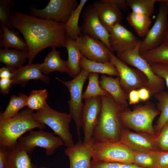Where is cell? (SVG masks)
<instances>
[{
    "instance_id": "52a82bcc",
    "label": "cell",
    "mask_w": 168,
    "mask_h": 168,
    "mask_svg": "<svg viewBox=\"0 0 168 168\" xmlns=\"http://www.w3.org/2000/svg\"><path fill=\"white\" fill-rule=\"evenodd\" d=\"M89 73L84 69L72 80L63 81L56 77V79L65 86L70 95V99L68 103L69 114L75 123L77 134L81 139V130L82 128V115L84 104L82 102V90L84 83L88 78Z\"/></svg>"
},
{
    "instance_id": "d590c367",
    "label": "cell",
    "mask_w": 168,
    "mask_h": 168,
    "mask_svg": "<svg viewBox=\"0 0 168 168\" xmlns=\"http://www.w3.org/2000/svg\"><path fill=\"white\" fill-rule=\"evenodd\" d=\"M148 63L168 61V45L163 43L156 48L141 55Z\"/></svg>"
},
{
    "instance_id": "b9f144b4",
    "label": "cell",
    "mask_w": 168,
    "mask_h": 168,
    "mask_svg": "<svg viewBox=\"0 0 168 168\" xmlns=\"http://www.w3.org/2000/svg\"><path fill=\"white\" fill-rule=\"evenodd\" d=\"M12 82L13 81L11 79H0V90L1 94L5 95L9 93Z\"/></svg>"
},
{
    "instance_id": "ee69618b",
    "label": "cell",
    "mask_w": 168,
    "mask_h": 168,
    "mask_svg": "<svg viewBox=\"0 0 168 168\" xmlns=\"http://www.w3.org/2000/svg\"><path fill=\"white\" fill-rule=\"evenodd\" d=\"M128 98L130 105H134L139 103L140 99L138 90H134L131 91L128 95Z\"/></svg>"
},
{
    "instance_id": "277c9868",
    "label": "cell",
    "mask_w": 168,
    "mask_h": 168,
    "mask_svg": "<svg viewBox=\"0 0 168 168\" xmlns=\"http://www.w3.org/2000/svg\"><path fill=\"white\" fill-rule=\"evenodd\" d=\"M160 113L154 104L149 101L144 105L135 106L132 110L128 107L122 111L119 115L124 128L145 132L154 137L156 133L153 122Z\"/></svg>"
},
{
    "instance_id": "e575fe53",
    "label": "cell",
    "mask_w": 168,
    "mask_h": 168,
    "mask_svg": "<svg viewBox=\"0 0 168 168\" xmlns=\"http://www.w3.org/2000/svg\"><path fill=\"white\" fill-rule=\"evenodd\" d=\"M158 0H127L132 12L150 17L154 12V5Z\"/></svg>"
},
{
    "instance_id": "7bdbcfd3",
    "label": "cell",
    "mask_w": 168,
    "mask_h": 168,
    "mask_svg": "<svg viewBox=\"0 0 168 168\" xmlns=\"http://www.w3.org/2000/svg\"><path fill=\"white\" fill-rule=\"evenodd\" d=\"M8 152V147L0 144V168H5Z\"/></svg>"
},
{
    "instance_id": "4fadbf2b",
    "label": "cell",
    "mask_w": 168,
    "mask_h": 168,
    "mask_svg": "<svg viewBox=\"0 0 168 168\" xmlns=\"http://www.w3.org/2000/svg\"><path fill=\"white\" fill-rule=\"evenodd\" d=\"M80 28L82 35H88L98 39L113 52L109 41L110 33L101 23L92 5L85 8Z\"/></svg>"
},
{
    "instance_id": "d6986e66",
    "label": "cell",
    "mask_w": 168,
    "mask_h": 168,
    "mask_svg": "<svg viewBox=\"0 0 168 168\" xmlns=\"http://www.w3.org/2000/svg\"><path fill=\"white\" fill-rule=\"evenodd\" d=\"M103 26L110 33L113 27L121 23L122 14L120 9L109 0L95 2L92 5Z\"/></svg>"
},
{
    "instance_id": "d6a6232c",
    "label": "cell",
    "mask_w": 168,
    "mask_h": 168,
    "mask_svg": "<svg viewBox=\"0 0 168 168\" xmlns=\"http://www.w3.org/2000/svg\"><path fill=\"white\" fill-rule=\"evenodd\" d=\"M99 73H89L88 78V83L87 87L83 93V99L84 100L98 96H106L108 92L100 86L99 80Z\"/></svg>"
},
{
    "instance_id": "681fc988",
    "label": "cell",
    "mask_w": 168,
    "mask_h": 168,
    "mask_svg": "<svg viewBox=\"0 0 168 168\" xmlns=\"http://www.w3.org/2000/svg\"><path fill=\"white\" fill-rule=\"evenodd\" d=\"M163 43L168 45V29L164 39V42Z\"/></svg>"
},
{
    "instance_id": "cb8c5ba5",
    "label": "cell",
    "mask_w": 168,
    "mask_h": 168,
    "mask_svg": "<svg viewBox=\"0 0 168 168\" xmlns=\"http://www.w3.org/2000/svg\"><path fill=\"white\" fill-rule=\"evenodd\" d=\"M56 47H52V50L46 56L44 62L41 63V69L44 75H46L53 72L58 71L61 73L66 72L69 75L70 70L66 61L60 57V51Z\"/></svg>"
},
{
    "instance_id": "7dc6e473",
    "label": "cell",
    "mask_w": 168,
    "mask_h": 168,
    "mask_svg": "<svg viewBox=\"0 0 168 168\" xmlns=\"http://www.w3.org/2000/svg\"><path fill=\"white\" fill-rule=\"evenodd\" d=\"M109 1L117 5L121 10H126L128 8L126 0H109Z\"/></svg>"
},
{
    "instance_id": "484cf974",
    "label": "cell",
    "mask_w": 168,
    "mask_h": 168,
    "mask_svg": "<svg viewBox=\"0 0 168 168\" xmlns=\"http://www.w3.org/2000/svg\"><path fill=\"white\" fill-rule=\"evenodd\" d=\"M65 47L68 53V59L66 62L70 70L69 75L74 78L81 71L80 63L82 55L76 44V41L71 39L68 36Z\"/></svg>"
},
{
    "instance_id": "ffe728a7",
    "label": "cell",
    "mask_w": 168,
    "mask_h": 168,
    "mask_svg": "<svg viewBox=\"0 0 168 168\" xmlns=\"http://www.w3.org/2000/svg\"><path fill=\"white\" fill-rule=\"evenodd\" d=\"M41 63H29L16 69L12 73V85H20L23 87L31 80H40L46 84L50 81L49 77L44 75L41 69Z\"/></svg>"
},
{
    "instance_id": "8fae6325",
    "label": "cell",
    "mask_w": 168,
    "mask_h": 168,
    "mask_svg": "<svg viewBox=\"0 0 168 168\" xmlns=\"http://www.w3.org/2000/svg\"><path fill=\"white\" fill-rule=\"evenodd\" d=\"M79 4L76 0H50L41 9L30 6V12L31 15L38 17L65 24Z\"/></svg>"
},
{
    "instance_id": "ba28073f",
    "label": "cell",
    "mask_w": 168,
    "mask_h": 168,
    "mask_svg": "<svg viewBox=\"0 0 168 168\" xmlns=\"http://www.w3.org/2000/svg\"><path fill=\"white\" fill-rule=\"evenodd\" d=\"M92 158L95 161L133 164V151L120 141H96Z\"/></svg>"
},
{
    "instance_id": "9c48e42d",
    "label": "cell",
    "mask_w": 168,
    "mask_h": 168,
    "mask_svg": "<svg viewBox=\"0 0 168 168\" xmlns=\"http://www.w3.org/2000/svg\"><path fill=\"white\" fill-rule=\"evenodd\" d=\"M63 145L64 142L59 137L54 136L52 133L40 129L30 130L28 135L20 138L16 146L29 155L36 147H42L45 150L46 155L50 156Z\"/></svg>"
},
{
    "instance_id": "f546056e",
    "label": "cell",
    "mask_w": 168,
    "mask_h": 168,
    "mask_svg": "<svg viewBox=\"0 0 168 168\" xmlns=\"http://www.w3.org/2000/svg\"><path fill=\"white\" fill-rule=\"evenodd\" d=\"M157 100L156 108L160 112L155 130L158 133L168 122V92L162 91L154 96Z\"/></svg>"
},
{
    "instance_id": "f6af8a7d",
    "label": "cell",
    "mask_w": 168,
    "mask_h": 168,
    "mask_svg": "<svg viewBox=\"0 0 168 168\" xmlns=\"http://www.w3.org/2000/svg\"><path fill=\"white\" fill-rule=\"evenodd\" d=\"M140 100L145 101L149 98L150 95L149 91L146 87H143L138 90Z\"/></svg>"
},
{
    "instance_id": "ab89813d",
    "label": "cell",
    "mask_w": 168,
    "mask_h": 168,
    "mask_svg": "<svg viewBox=\"0 0 168 168\" xmlns=\"http://www.w3.org/2000/svg\"><path fill=\"white\" fill-rule=\"evenodd\" d=\"M121 163L91 161V168H120Z\"/></svg>"
},
{
    "instance_id": "74e56055",
    "label": "cell",
    "mask_w": 168,
    "mask_h": 168,
    "mask_svg": "<svg viewBox=\"0 0 168 168\" xmlns=\"http://www.w3.org/2000/svg\"><path fill=\"white\" fill-rule=\"evenodd\" d=\"M149 63L154 73L164 80L168 90V61Z\"/></svg>"
},
{
    "instance_id": "2e32d148",
    "label": "cell",
    "mask_w": 168,
    "mask_h": 168,
    "mask_svg": "<svg viewBox=\"0 0 168 168\" xmlns=\"http://www.w3.org/2000/svg\"><path fill=\"white\" fill-rule=\"evenodd\" d=\"M133 151H160L154 137L147 133L133 132L124 128L119 141Z\"/></svg>"
},
{
    "instance_id": "30bf717a",
    "label": "cell",
    "mask_w": 168,
    "mask_h": 168,
    "mask_svg": "<svg viewBox=\"0 0 168 168\" xmlns=\"http://www.w3.org/2000/svg\"><path fill=\"white\" fill-rule=\"evenodd\" d=\"M157 2L159 3V9L155 22L140 44L141 55L161 45L168 29V4L163 0H158Z\"/></svg>"
},
{
    "instance_id": "e0dca14e",
    "label": "cell",
    "mask_w": 168,
    "mask_h": 168,
    "mask_svg": "<svg viewBox=\"0 0 168 168\" xmlns=\"http://www.w3.org/2000/svg\"><path fill=\"white\" fill-rule=\"evenodd\" d=\"M96 142L93 137L87 143L79 140L64 151L70 161V168H91V158L94 145Z\"/></svg>"
},
{
    "instance_id": "9a60e30c",
    "label": "cell",
    "mask_w": 168,
    "mask_h": 168,
    "mask_svg": "<svg viewBox=\"0 0 168 168\" xmlns=\"http://www.w3.org/2000/svg\"><path fill=\"white\" fill-rule=\"evenodd\" d=\"M76 42L82 55L88 59L100 63L110 61L108 53L110 50L98 39L88 35H82Z\"/></svg>"
},
{
    "instance_id": "5bb4252c",
    "label": "cell",
    "mask_w": 168,
    "mask_h": 168,
    "mask_svg": "<svg viewBox=\"0 0 168 168\" xmlns=\"http://www.w3.org/2000/svg\"><path fill=\"white\" fill-rule=\"evenodd\" d=\"M82 115L83 142L87 143L93 137L94 129L98 122L102 109L101 96L84 100Z\"/></svg>"
},
{
    "instance_id": "8992f818",
    "label": "cell",
    "mask_w": 168,
    "mask_h": 168,
    "mask_svg": "<svg viewBox=\"0 0 168 168\" xmlns=\"http://www.w3.org/2000/svg\"><path fill=\"white\" fill-rule=\"evenodd\" d=\"M140 42L139 41L133 50L117 53V57L127 64L135 67L145 75L147 79L146 88L151 96H154L164 90L165 82L162 78L154 73L150 64L142 57L139 52Z\"/></svg>"
},
{
    "instance_id": "5b68a950",
    "label": "cell",
    "mask_w": 168,
    "mask_h": 168,
    "mask_svg": "<svg viewBox=\"0 0 168 168\" xmlns=\"http://www.w3.org/2000/svg\"><path fill=\"white\" fill-rule=\"evenodd\" d=\"M34 117L38 122L49 127L63 140L67 147L74 144L70 131L69 124L72 119L69 114L56 110L47 103L42 109L35 113Z\"/></svg>"
},
{
    "instance_id": "c3c4849f",
    "label": "cell",
    "mask_w": 168,
    "mask_h": 168,
    "mask_svg": "<svg viewBox=\"0 0 168 168\" xmlns=\"http://www.w3.org/2000/svg\"><path fill=\"white\" fill-rule=\"evenodd\" d=\"M120 168H143L134 164H124L121 163Z\"/></svg>"
},
{
    "instance_id": "4dcf8cb0",
    "label": "cell",
    "mask_w": 168,
    "mask_h": 168,
    "mask_svg": "<svg viewBox=\"0 0 168 168\" xmlns=\"http://www.w3.org/2000/svg\"><path fill=\"white\" fill-rule=\"evenodd\" d=\"M27 97L26 95L22 93L17 96H11L6 110L0 114V120L7 119L17 114L20 110L26 106Z\"/></svg>"
},
{
    "instance_id": "83f0119b",
    "label": "cell",
    "mask_w": 168,
    "mask_h": 168,
    "mask_svg": "<svg viewBox=\"0 0 168 168\" xmlns=\"http://www.w3.org/2000/svg\"><path fill=\"white\" fill-rule=\"evenodd\" d=\"M87 2V0H81L77 7L72 12L71 16L65 24L67 36L76 41L82 35L81 28L78 25L80 14L83 7Z\"/></svg>"
},
{
    "instance_id": "8d00e7d4",
    "label": "cell",
    "mask_w": 168,
    "mask_h": 168,
    "mask_svg": "<svg viewBox=\"0 0 168 168\" xmlns=\"http://www.w3.org/2000/svg\"><path fill=\"white\" fill-rule=\"evenodd\" d=\"M14 6L12 0H0V22L9 28L11 11Z\"/></svg>"
},
{
    "instance_id": "3957f363",
    "label": "cell",
    "mask_w": 168,
    "mask_h": 168,
    "mask_svg": "<svg viewBox=\"0 0 168 168\" xmlns=\"http://www.w3.org/2000/svg\"><path fill=\"white\" fill-rule=\"evenodd\" d=\"M35 113L27 108L12 118L0 120V144L9 148L15 147L25 133L35 128H45V124L34 119Z\"/></svg>"
},
{
    "instance_id": "bcb514c9",
    "label": "cell",
    "mask_w": 168,
    "mask_h": 168,
    "mask_svg": "<svg viewBox=\"0 0 168 168\" xmlns=\"http://www.w3.org/2000/svg\"><path fill=\"white\" fill-rule=\"evenodd\" d=\"M13 75V73L7 67H3L0 68L1 78L11 79Z\"/></svg>"
},
{
    "instance_id": "f1b7e54d",
    "label": "cell",
    "mask_w": 168,
    "mask_h": 168,
    "mask_svg": "<svg viewBox=\"0 0 168 168\" xmlns=\"http://www.w3.org/2000/svg\"><path fill=\"white\" fill-rule=\"evenodd\" d=\"M127 20L140 37L146 35L152 23L150 17L132 12L128 14Z\"/></svg>"
},
{
    "instance_id": "7402d4cb",
    "label": "cell",
    "mask_w": 168,
    "mask_h": 168,
    "mask_svg": "<svg viewBox=\"0 0 168 168\" xmlns=\"http://www.w3.org/2000/svg\"><path fill=\"white\" fill-rule=\"evenodd\" d=\"M0 47L4 49L12 48L15 49L29 52L26 41L20 36L19 31L9 28L0 22Z\"/></svg>"
},
{
    "instance_id": "f35d334b",
    "label": "cell",
    "mask_w": 168,
    "mask_h": 168,
    "mask_svg": "<svg viewBox=\"0 0 168 168\" xmlns=\"http://www.w3.org/2000/svg\"><path fill=\"white\" fill-rule=\"evenodd\" d=\"M156 142L161 150L168 151V122L154 137Z\"/></svg>"
},
{
    "instance_id": "603a6c76",
    "label": "cell",
    "mask_w": 168,
    "mask_h": 168,
    "mask_svg": "<svg viewBox=\"0 0 168 168\" xmlns=\"http://www.w3.org/2000/svg\"><path fill=\"white\" fill-rule=\"evenodd\" d=\"M29 52L16 49H0V62L13 73L23 66L28 58Z\"/></svg>"
},
{
    "instance_id": "7a4b0ae2",
    "label": "cell",
    "mask_w": 168,
    "mask_h": 168,
    "mask_svg": "<svg viewBox=\"0 0 168 168\" xmlns=\"http://www.w3.org/2000/svg\"><path fill=\"white\" fill-rule=\"evenodd\" d=\"M101 111L93 137L97 142L119 141L122 130L124 128L119 114L127 108L116 103L109 94L101 96Z\"/></svg>"
},
{
    "instance_id": "836d02e7",
    "label": "cell",
    "mask_w": 168,
    "mask_h": 168,
    "mask_svg": "<svg viewBox=\"0 0 168 168\" xmlns=\"http://www.w3.org/2000/svg\"><path fill=\"white\" fill-rule=\"evenodd\" d=\"M48 92L46 89L32 90L26 100V106L34 111L42 109L47 103Z\"/></svg>"
},
{
    "instance_id": "6da1fadb",
    "label": "cell",
    "mask_w": 168,
    "mask_h": 168,
    "mask_svg": "<svg viewBox=\"0 0 168 168\" xmlns=\"http://www.w3.org/2000/svg\"><path fill=\"white\" fill-rule=\"evenodd\" d=\"M9 21V28L18 30L27 43L29 63L46 48L65 47L67 36L64 24L17 11L11 12Z\"/></svg>"
},
{
    "instance_id": "ac0fdd59",
    "label": "cell",
    "mask_w": 168,
    "mask_h": 168,
    "mask_svg": "<svg viewBox=\"0 0 168 168\" xmlns=\"http://www.w3.org/2000/svg\"><path fill=\"white\" fill-rule=\"evenodd\" d=\"M110 34L109 41L113 52L118 53L133 50L139 41L132 32L121 23L115 25Z\"/></svg>"
},
{
    "instance_id": "7c38bea8",
    "label": "cell",
    "mask_w": 168,
    "mask_h": 168,
    "mask_svg": "<svg viewBox=\"0 0 168 168\" xmlns=\"http://www.w3.org/2000/svg\"><path fill=\"white\" fill-rule=\"evenodd\" d=\"M110 61L116 67L121 86L127 95L132 90L146 87L147 79L145 75L136 68H133L122 61L113 52L108 51Z\"/></svg>"
},
{
    "instance_id": "f907efd6",
    "label": "cell",
    "mask_w": 168,
    "mask_h": 168,
    "mask_svg": "<svg viewBox=\"0 0 168 168\" xmlns=\"http://www.w3.org/2000/svg\"><path fill=\"white\" fill-rule=\"evenodd\" d=\"M164 1L168 4V0H163Z\"/></svg>"
},
{
    "instance_id": "1f68e13d",
    "label": "cell",
    "mask_w": 168,
    "mask_h": 168,
    "mask_svg": "<svg viewBox=\"0 0 168 168\" xmlns=\"http://www.w3.org/2000/svg\"><path fill=\"white\" fill-rule=\"evenodd\" d=\"M159 151H133V164L143 168H157Z\"/></svg>"
},
{
    "instance_id": "4316f807",
    "label": "cell",
    "mask_w": 168,
    "mask_h": 168,
    "mask_svg": "<svg viewBox=\"0 0 168 168\" xmlns=\"http://www.w3.org/2000/svg\"><path fill=\"white\" fill-rule=\"evenodd\" d=\"M80 65L82 69H84L89 73L106 74L110 76L119 77V76L116 67L110 61L105 63L98 62L89 60L82 55Z\"/></svg>"
},
{
    "instance_id": "60d3db41",
    "label": "cell",
    "mask_w": 168,
    "mask_h": 168,
    "mask_svg": "<svg viewBox=\"0 0 168 168\" xmlns=\"http://www.w3.org/2000/svg\"><path fill=\"white\" fill-rule=\"evenodd\" d=\"M157 168H168V151H159Z\"/></svg>"
},
{
    "instance_id": "d4e9b609",
    "label": "cell",
    "mask_w": 168,
    "mask_h": 168,
    "mask_svg": "<svg viewBox=\"0 0 168 168\" xmlns=\"http://www.w3.org/2000/svg\"><path fill=\"white\" fill-rule=\"evenodd\" d=\"M5 168H36L26 152L15 147L8 148Z\"/></svg>"
},
{
    "instance_id": "44dd1931",
    "label": "cell",
    "mask_w": 168,
    "mask_h": 168,
    "mask_svg": "<svg viewBox=\"0 0 168 168\" xmlns=\"http://www.w3.org/2000/svg\"><path fill=\"white\" fill-rule=\"evenodd\" d=\"M99 82L101 87L107 91L116 103L128 107V96L121 86L119 77L114 78L103 75Z\"/></svg>"
}]
</instances>
